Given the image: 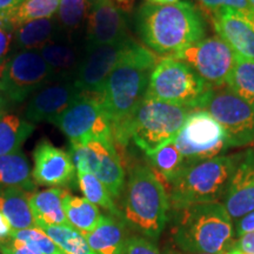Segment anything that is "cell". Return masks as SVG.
Listing matches in <instances>:
<instances>
[{"label": "cell", "mask_w": 254, "mask_h": 254, "mask_svg": "<svg viewBox=\"0 0 254 254\" xmlns=\"http://www.w3.org/2000/svg\"><path fill=\"white\" fill-rule=\"evenodd\" d=\"M158 57L134 40L105 81L99 95L116 138L144 100Z\"/></svg>", "instance_id": "cell-1"}, {"label": "cell", "mask_w": 254, "mask_h": 254, "mask_svg": "<svg viewBox=\"0 0 254 254\" xmlns=\"http://www.w3.org/2000/svg\"><path fill=\"white\" fill-rule=\"evenodd\" d=\"M135 23L146 47L165 57L176 56L205 36L204 19L187 1L171 5L146 1L138 9Z\"/></svg>", "instance_id": "cell-2"}, {"label": "cell", "mask_w": 254, "mask_h": 254, "mask_svg": "<svg viewBox=\"0 0 254 254\" xmlns=\"http://www.w3.org/2000/svg\"><path fill=\"white\" fill-rule=\"evenodd\" d=\"M123 194V220L142 237L158 240L171 208L166 186L158 174L147 165H135L129 170Z\"/></svg>", "instance_id": "cell-3"}, {"label": "cell", "mask_w": 254, "mask_h": 254, "mask_svg": "<svg viewBox=\"0 0 254 254\" xmlns=\"http://www.w3.org/2000/svg\"><path fill=\"white\" fill-rule=\"evenodd\" d=\"M176 245L186 253L226 254L234 243V225L220 201L196 204L176 211Z\"/></svg>", "instance_id": "cell-4"}, {"label": "cell", "mask_w": 254, "mask_h": 254, "mask_svg": "<svg viewBox=\"0 0 254 254\" xmlns=\"http://www.w3.org/2000/svg\"><path fill=\"white\" fill-rule=\"evenodd\" d=\"M240 158L241 153L224 154L184 167L166 183L170 207L179 211L192 205L220 201Z\"/></svg>", "instance_id": "cell-5"}, {"label": "cell", "mask_w": 254, "mask_h": 254, "mask_svg": "<svg viewBox=\"0 0 254 254\" xmlns=\"http://www.w3.org/2000/svg\"><path fill=\"white\" fill-rule=\"evenodd\" d=\"M192 109L144 98L124 129L114 138L120 145L134 141L145 154L176 139Z\"/></svg>", "instance_id": "cell-6"}, {"label": "cell", "mask_w": 254, "mask_h": 254, "mask_svg": "<svg viewBox=\"0 0 254 254\" xmlns=\"http://www.w3.org/2000/svg\"><path fill=\"white\" fill-rule=\"evenodd\" d=\"M211 90V85L187 64L176 57H165L152 72L145 98L196 111Z\"/></svg>", "instance_id": "cell-7"}, {"label": "cell", "mask_w": 254, "mask_h": 254, "mask_svg": "<svg viewBox=\"0 0 254 254\" xmlns=\"http://www.w3.org/2000/svg\"><path fill=\"white\" fill-rule=\"evenodd\" d=\"M68 154L77 173H92L104 184L113 199H119L126 185L122 160L114 139L69 142Z\"/></svg>", "instance_id": "cell-8"}, {"label": "cell", "mask_w": 254, "mask_h": 254, "mask_svg": "<svg viewBox=\"0 0 254 254\" xmlns=\"http://www.w3.org/2000/svg\"><path fill=\"white\" fill-rule=\"evenodd\" d=\"M200 110L217 120L227 135L230 147L254 142V105L226 86L212 87Z\"/></svg>", "instance_id": "cell-9"}, {"label": "cell", "mask_w": 254, "mask_h": 254, "mask_svg": "<svg viewBox=\"0 0 254 254\" xmlns=\"http://www.w3.org/2000/svg\"><path fill=\"white\" fill-rule=\"evenodd\" d=\"M57 80L38 50L13 51L0 74V90L9 103H23L49 82Z\"/></svg>", "instance_id": "cell-10"}, {"label": "cell", "mask_w": 254, "mask_h": 254, "mask_svg": "<svg viewBox=\"0 0 254 254\" xmlns=\"http://www.w3.org/2000/svg\"><path fill=\"white\" fill-rule=\"evenodd\" d=\"M185 167L224 155L228 146L224 128L202 110L193 111L174 139Z\"/></svg>", "instance_id": "cell-11"}, {"label": "cell", "mask_w": 254, "mask_h": 254, "mask_svg": "<svg viewBox=\"0 0 254 254\" xmlns=\"http://www.w3.org/2000/svg\"><path fill=\"white\" fill-rule=\"evenodd\" d=\"M52 124L68 138L69 142H87L94 139H114L112 125L99 97L82 93Z\"/></svg>", "instance_id": "cell-12"}, {"label": "cell", "mask_w": 254, "mask_h": 254, "mask_svg": "<svg viewBox=\"0 0 254 254\" xmlns=\"http://www.w3.org/2000/svg\"><path fill=\"white\" fill-rule=\"evenodd\" d=\"M173 57L187 64L212 87L227 84L236 62L233 51L219 37L204 38Z\"/></svg>", "instance_id": "cell-13"}, {"label": "cell", "mask_w": 254, "mask_h": 254, "mask_svg": "<svg viewBox=\"0 0 254 254\" xmlns=\"http://www.w3.org/2000/svg\"><path fill=\"white\" fill-rule=\"evenodd\" d=\"M132 38L110 45L86 47L84 60L75 77V84L82 93L99 97L105 81L132 44Z\"/></svg>", "instance_id": "cell-14"}, {"label": "cell", "mask_w": 254, "mask_h": 254, "mask_svg": "<svg viewBox=\"0 0 254 254\" xmlns=\"http://www.w3.org/2000/svg\"><path fill=\"white\" fill-rule=\"evenodd\" d=\"M82 94L74 80H53L31 95L24 118L30 123H53Z\"/></svg>", "instance_id": "cell-15"}, {"label": "cell", "mask_w": 254, "mask_h": 254, "mask_svg": "<svg viewBox=\"0 0 254 254\" xmlns=\"http://www.w3.org/2000/svg\"><path fill=\"white\" fill-rule=\"evenodd\" d=\"M34 166L32 178L34 183L47 187H67L77 176L68 152L56 147L47 139H41L33 151Z\"/></svg>", "instance_id": "cell-16"}, {"label": "cell", "mask_w": 254, "mask_h": 254, "mask_svg": "<svg viewBox=\"0 0 254 254\" xmlns=\"http://www.w3.org/2000/svg\"><path fill=\"white\" fill-rule=\"evenodd\" d=\"M128 38L125 12L110 0H92L85 32V46L116 44Z\"/></svg>", "instance_id": "cell-17"}, {"label": "cell", "mask_w": 254, "mask_h": 254, "mask_svg": "<svg viewBox=\"0 0 254 254\" xmlns=\"http://www.w3.org/2000/svg\"><path fill=\"white\" fill-rule=\"evenodd\" d=\"M218 37L234 55L254 60V18L234 8H221L211 15Z\"/></svg>", "instance_id": "cell-18"}, {"label": "cell", "mask_w": 254, "mask_h": 254, "mask_svg": "<svg viewBox=\"0 0 254 254\" xmlns=\"http://www.w3.org/2000/svg\"><path fill=\"white\" fill-rule=\"evenodd\" d=\"M222 204L234 221L254 211V150L241 153Z\"/></svg>", "instance_id": "cell-19"}, {"label": "cell", "mask_w": 254, "mask_h": 254, "mask_svg": "<svg viewBox=\"0 0 254 254\" xmlns=\"http://www.w3.org/2000/svg\"><path fill=\"white\" fill-rule=\"evenodd\" d=\"M38 51L52 68L57 80H75L86 47L85 43H80L77 38L63 36Z\"/></svg>", "instance_id": "cell-20"}, {"label": "cell", "mask_w": 254, "mask_h": 254, "mask_svg": "<svg viewBox=\"0 0 254 254\" xmlns=\"http://www.w3.org/2000/svg\"><path fill=\"white\" fill-rule=\"evenodd\" d=\"M66 192V189L51 187L31 193L28 201L37 227L68 225L63 206V199Z\"/></svg>", "instance_id": "cell-21"}, {"label": "cell", "mask_w": 254, "mask_h": 254, "mask_svg": "<svg viewBox=\"0 0 254 254\" xmlns=\"http://www.w3.org/2000/svg\"><path fill=\"white\" fill-rule=\"evenodd\" d=\"M65 36L56 17L37 19L21 24L13 30L12 52L21 50H39L50 41Z\"/></svg>", "instance_id": "cell-22"}, {"label": "cell", "mask_w": 254, "mask_h": 254, "mask_svg": "<svg viewBox=\"0 0 254 254\" xmlns=\"http://www.w3.org/2000/svg\"><path fill=\"white\" fill-rule=\"evenodd\" d=\"M85 238L95 254H123L127 239L123 222L107 215H103Z\"/></svg>", "instance_id": "cell-23"}, {"label": "cell", "mask_w": 254, "mask_h": 254, "mask_svg": "<svg viewBox=\"0 0 254 254\" xmlns=\"http://www.w3.org/2000/svg\"><path fill=\"white\" fill-rule=\"evenodd\" d=\"M20 189L28 193L36 192L31 166L21 151L0 155V190Z\"/></svg>", "instance_id": "cell-24"}, {"label": "cell", "mask_w": 254, "mask_h": 254, "mask_svg": "<svg viewBox=\"0 0 254 254\" xmlns=\"http://www.w3.org/2000/svg\"><path fill=\"white\" fill-rule=\"evenodd\" d=\"M30 194L20 189L0 190V213L7 219L13 231L37 227L28 201Z\"/></svg>", "instance_id": "cell-25"}, {"label": "cell", "mask_w": 254, "mask_h": 254, "mask_svg": "<svg viewBox=\"0 0 254 254\" xmlns=\"http://www.w3.org/2000/svg\"><path fill=\"white\" fill-rule=\"evenodd\" d=\"M36 129L33 123L27 122L17 113H0V155L21 151V146Z\"/></svg>", "instance_id": "cell-26"}, {"label": "cell", "mask_w": 254, "mask_h": 254, "mask_svg": "<svg viewBox=\"0 0 254 254\" xmlns=\"http://www.w3.org/2000/svg\"><path fill=\"white\" fill-rule=\"evenodd\" d=\"M63 206L69 226L78 230L84 236L93 230L103 217L98 206L87 199L71 194L68 190L64 195Z\"/></svg>", "instance_id": "cell-27"}, {"label": "cell", "mask_w": 254, "mask_h": 254, "mask_svg": "<svg viewBox=\"0 0 254 254\" xmlns=\"http://www.w3.org/2000/svg\"><path fill=\"white\" fill-rule=\"evenodd\" d=\"M91 4L92 0H60L55 17L66 37L79 39V32H86Z\"/></svg>", "instance_id": "cell-28"}, {"label": "cell", "mask_w": 254, "mask_h": 254, "mask_svg": "<svg viewBox=\"0 0 254 254\" xmlns=\"http://www.w3.org/2000/svg\"><path fill=\"white\" fill-rule=\"evenodd\" d=\"M59 2L60 0H23L18 6L1 15L14 30L19 25L28 21L53 18L58 11Z\"/></svg>", "instance_id": "cell-29"}, {"label": "cell", "mask_w": 254, "mask_h": 254, "mask_svg": "<svg viewBox=\"0 0 254 254\" xmlns=\"http://www.w3.org/2000/svg\"><path fill=\"white\" fill-rule=\"evenodd\" d=\"M151 164V168L161 177L164 185L185 167L184 158L177 148L174 140L167 142L158 150L146 154Z\"/></svg>", "instance_id": "cell-30"}, {"label": "cell", "mask_w": 254, "mask_h": 254, "mask_svg": "<svg viewBox=\"0 0 254 254\" xmlns=\"http://www.w3.org/2000/svg\"><path fill=\"white\" fill-rule=\"evenodd\" d=\"M39 228L45 232L65 254H95L84 234L69 225H53Z\"/></svg>", "instance_id": "cell-31"}, {"label": "cell", "mask_w": 254, "mask_h": 254, "mask_svg": "<svg viewBox=\"0 0 254 254\" xmlns=\"http://www.w3.org/2000/svg\"><path fill=\"white\" fill-rule=\"evenodd\" d=\"M78 186L84 194V198L87 199L92 204L98 207L104 208L110 212L116 218L122 219V211L117 207L116 202L110 192L103 183L92 173H77Z\"/></svg>", "instance_id": "cell-32"}, {"label": "cell", "mask_w": 254, "mask_h": 254, "mask_svg": "<svg viewBox=\"0 0 254 254\" xmlns=\"http://www.w3.org/2000/svg\"><path fill=\"white\" fill-rule=\"evenodd\" d=\"M226 85L234 93L254 105V60L236 55Z\"/></svg>", "instance_id": "cell-33"}, {"label": "cell", "mask_w": 254, "mask_h": 254, "mask_svg": "<svg viewBox=\"0 0 254 254\" xmlns=\"http://www.w3.org/2000/svg\"><path fill=\"white\" fill-rule=\"evenodd\" d=\"M12 238L27 244L41 254H65L39 227L13 231Z\"/></svg>", "instance_id": "cell-34"}, {"label": "cell", "mask_w": 254, "mask_h": 254, "mask_svg": "<svg viewBox=\"0 0 254 254\" xmlns=\"http://www.w3.org/2000/svg\"><path fill=\"white\" fill-rule=\"evenodd\" d=\"M200 7L204 8L209 15L221 8H234L243 12L251 18H254V9L247 2V0H196Z\"/></svg>", "instance_id": "cell-35"}, {"label": "cell", "mask_w": 254, "mask_h": 254, "mask_svg": "<svg viewBox=\"0 0 254 254\" xmlns=\"http://www.w3.org/2000/svg\"><path fill=\"white\" fill-rule=\"evenodd\" d=\"M123 254H165L153 241L142 236L127 237Z\"/></svg>", "instance_id": "cell-36"}, {"label": "cell", "mask_w": 254, "mask_h": 254, "mask_svg": "<svg viewBox=\"0 0 254 254\" xmlns=\"http://www.w3.org/2000/svg\"><path fill=\"white\" fill-rule=\"evenodd\" d=\"M12 39H13V27L9 26L5 19H2V21H0V74L4 69L8 56L12 52Z\"/></svg>", "instance_id": "cell-37"}, {"label": "cell", "mask_w": 254, "mask_h": 254, "mask_svg": "<svg viewBox=\"0 0 254 254\" xmlns=\"http://www.w3.org/2000/svg\"><path fill=\"white\" fill-rule=\"evenodd\" d=\"M0 246H1L5 254H41L33 247L23 243V241L13 239V238L11 240L0 243Z\"/></svg>", "instance_id": "cell-38"}, {"label": "cell", "mask_w": 254, "mask_h": 254, "mask_svg": "<svg viewBox=\"0 0 254 254\" xmlns=\"http://www.w3.org/2000/svg\"><path fill=\"white\" fill-rule=\"evenodd\" d=\"M232 249H236L249 254H254V231L249 232V233L244 234L241 237H238L234 240Z\"/></svg>", "instance_id": "cell-39"}, {"label": "cell", "mask_w": 254, "mask_h": 254, "mask_svg": "<svg viewBox=\"0 0 254 254\" xmlns=\"http://www.w3.org/2000/svg\"><path fill=\"white\" fill-rule=\"evenodd\" d=\"M253 231H254V211L250 212L249 214L244 215L243 218L236 220V230H234V234H236L237 238Z\"/></svg>", "instance_id": "cell-40"}, {"label": "cell", "mask_w": 254, "mask_h": 254, "mask_svg": "<svg viewBox=\"0 0 254 254\" xmlns=\"http://www.w3.org/2000/svg\"><path fill=\"white\" fill-rule=\"evenodd\" d=\"M12 234H13V228L9 224L7 219L0 213V243L11 240Z\"/></svg>", "instance_id": "cell-41"}, {"label": "cell", "mask_w": 254, "mask_h": 254, "mask_svg": "<svg viewBox=\"0 0 254 254\" xmlns=\"http://www.w3.org/2000/svg\"><path fill=\"white\" fill-rule=\"evenodd\" d=\"M23 0H0V13H5L9 9L14 8L18 6Z\"/></svg>", "instance_id": "cell-42"}, {"label": "cell", "mask_w": 254, "mask_h": 254, "mask_svg": "<svg viewBox=\"0 0 254 254\" xmlns=\"http://www.w3.org/2000/svg\"><path fill=\"white\" fill-rule=\"evenodd\" d=\"M117 7H119L123 12H128L132 9L133 0H110Z\"/></svg>", "instance_id": "cell-43"}, {"label": "cell", "mask_w": 254, "mask_h": 254, "mask_svg": "<svg viewBox=\"0 0 254 254\" xmlns=\"http://www.w3.org/2000/svg\"><path fill=\"white\" fill-rule=\"evenodd\" d=\"M8 104H9V100L7 99V97H6L4 92L0 90V113L5 112L6 107H7Z\"/></svg>", "instance_id": "cell-44"}, {"label": "cell", "mask_w": 254, "mask_h": 254, "mask_svg": "<svg viewBox=\"0 0 254 254\" xmlns=\"http://www.w3.org/2000/svg\"><path fill=\"white\" fill-rule=\"evenodd\" d=\"M180 0H147V2H151V4L155 5H171L176 4V2H179Z\"/></svg>", "instance_id": "cell-45"}, {"label": "cell", "mask_w": 254, "mask_h": 254, "mask_svg": "<svg viewBox=\"0 0 254 254\" xmlns=\"http://www.w3.org/2000/svg\"><path fill=\"white\" fill-rule=\"evenodd\" d=\"M226 254H249V253L241 252V251H238V250H236V249H231Z\"/></svg>", "instance_id": "cell-46"}, {"label": "cell", "mask_w": 254, "mask_h": 254, "mask_svg": "<svg viewBox=\"0 0 254 254\" xmlns=\"http://www.w3.org/2000/svg\"><path fill=\"white\" fill-rule=\"evenodd\" d=\"M247 2L251 5V7L254 9V0H247Z\"/></svg>", "instance_id": "cell-47"}, {"label": "cell", "mask_w": 254, "mask_h": 254, "mask_svg": "<svg viewBox=\"0 0 254 254\" xmlns=\"http://www.w3.org/2000/svg\"><path fill=\"white\" fill-rule=\"evenodd\" d=\"M184 254H209V253H186V252H183Z\"/></svg>", "instance_id": "cell-48"}, {"label": "cell", "mask_w": 254, "mask_h": 254, "mask_svg": "<svg viewBox=\"0 0 254 254\" xmlns=\"http://www.w3.org/2000/svg\"><path fill=\"white\" fill-rule=\"evenodd\" d=\"M0 254H5L4 251H2V249H1V246H0Z\"/></svg>", "instance_id": "cell-49"}, {"label": "cell", "mask_w": 254, "mask_h": 254, "mask_svg": "<svg viewBox=\"0 0 254 254\" xmlns=\"http://www.w3.org/2000/svg\"><path fill=\"white\" fill-rule=\"evenodd\" d=\"M2 19H4V18H2V15H1V13H0V21H2Z\"/></svg>", "instance_id": "cell-50"}]
</instances>
